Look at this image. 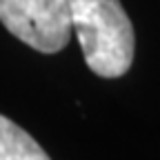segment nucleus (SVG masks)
Wrapping results in <instances>:
<instances>
[{"mask_svg":"<svg viewBox=\"0 0 160 160\" xmlns=\"http://www.w3.org/2000/svg\"><path fill=\"white\" fill-rule=\"evenodd\" d=\"M87 67L100 78H120L133 62V25L120 0H67Z\"/></svg>","mask_w":160,"mask_h":160,"instance_id":"obj_1","label":"nucleus"},{"mask_svg":"<svg viewBox=\"0 0 160 160\" xmlns=\"http://www.w3.org/2000/svg\"><path fill=\"white\" fill-rule=\"evenodd\" d=\"M0 22L36 51L56 53L71 38L67 0H0Z\"/></svg>","mask_w":160,"mask_h":160,"instance_id":"obj_2","label":"nucleus"},{"mask_svg":"<svg viewBox=\"0 0 160 160\" xmlns=\"http://www.w3.org/2000/svg\"><path fill=\"white\" fill-rule=\"evenodd\" d=\"M0 160H51L36 140L7 116H0Z\"/></svg>","mask_w":160,"mask_h":160,"instance_id":"obj_3","label":"nucleus"}]
</instances>
